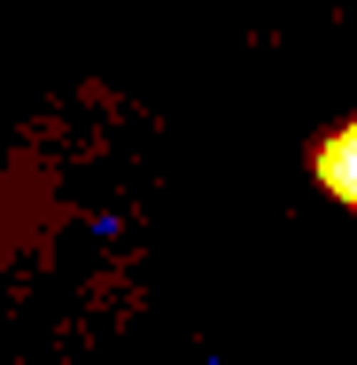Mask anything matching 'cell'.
<instances>
[{"label":"cell","mask_w":357,"mask_h":365,"mask_svg":"<svg viewBox=\"0 0 357 365\" xmlns=\"http://www.w3.org/2000/svg\"><path fill=\"white\" fill-rule=\"evenodd\" d=\"M311 171H319V187H326V195H334V202L357 218V117H350V125H334V133L319 140Z\"/></svg>","instance_id":"cell-1"}]
</instances>
